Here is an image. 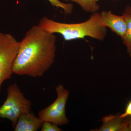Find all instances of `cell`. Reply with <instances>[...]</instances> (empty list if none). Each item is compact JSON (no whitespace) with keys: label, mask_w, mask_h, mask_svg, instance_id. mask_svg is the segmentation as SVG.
Returning <instances> with one entry per match:
<instances>
[{"label":"cell","mask_w":131,"mask_h":131,"mask_svg":"<svg viewBox=\"0 0 131 131\" xmlns=\"http://www.w3.org/2000/svg\"><path fill=\"white\" fill-rule=\"evenodd\" d=\"M57 37L39 25L33 26L20 42L13 66V73L20 75L41 77L54 62Z\"/></svg>","instance_id":"obj_1"},{"label":"cell","mask_w":131,"mask_h":131,"mask_svg":"<svg viewBox=\"0 0 131 131\" xmlns=\"http://www.w3.org/2000/svg\"><path fill=\"white\" fill-rule=\"evenodd\" d=\"M39 25L48 32L60 34L65 41L87 37L103 41L107 33V27L102 24L100 13L98 12L94 13L89 19L82 23H61L45 16L40 19Z\"/></svg>","instance_id":"obj_2"},{"label":"cell","mask_w":131,"mask_h":131,"mask_svg":"<svg viewBox=\"0 0 131 131\" xmlns=\"http://www.w3.org/2000/svg\"><path fill=\"white\" fill-rule=\"evenodd\" d=\"M7 93L6 100L0 107V118L9 120L14 128L20 115L31 112L32 103L16 83L8 87Z\"/></svg>","instance_id":"obj_3"},{"label":"cell","mask_w":131,"mask_h":131,"mask_svg":"<svg viewBox=\"0 0 131 131\" xmlns=\"http://www.w3.org/2000/svg\"><path fill=\"white\" fill-rule=\"evenodd\" d=\"M19 45L20 42L12 34L0 32V91L3 82L12 78Z\"/></svg>","instance_id":"obj_4"},{"label":"cell","mask_w":131,"mask_h":131,"mask_svg":"<svg viewBox=\"0 0 131 131\" xmlns=\"http://www.w3.org/2000/svg\"><path fill=\"white\" fill-rule=\"evenodd\" d=\"M57 97L56 101L38 113L39 118L43 122L48 121L61 126L68 124L69 120L65 113V106L69 92L62 84L56 88Z\"/></svg>","instance_id":"obj_5"},{"label":"cell","mask_w":131,"mask_h":131,"mask_svg":"<svg viewBox=\"0 0 131 131\" xmlns=\"http://www.w3.org/2000/svg\"><path fill=\"white\" fill-rule=\"evenodd\" d=\"M102 24L108 27L122 38L126 32V26L123 15L113 14L110 11H103L100 13Z\"/></svg>","instance_id":"obj_6"},{"label":"cell","mask_w":131,"mask_h":131,"mask_svg":"<svg viewBox=\"0 0 131 131\" xmlns=\"http://www.w3.org/2000/svg\"><path fill=\"white\" fill-rule=\"evenodd\" d=\"M43 121L31 112L24 113L20 115L15 131H36L42 126Z\"/></svg>","instance_id":"obj_7"},{"label":"cell","mask_w":131,"mask_h":131,"mask_svg":"<svg viewBox=\"0 0 131 131\" xmlns=\"http://www.w3.org/2000/svg\"><path fill=\"white\" fill-rule=\"evenodd\" d=\"M103 124L98 131H128L127 118H121L118 115H110L103 117Z\"/></svg>","instance_id":"obj_8"},{"label":"cell","mask_w":131,"mask_h":131,"mask_svg":"<svg viewBox=\"0 0 131 131\" xmlns=\"http://www.w3.org/2000/svg\"><path fill=\"white\" fill-rule=\"evenodd\" d=\"M124 18L126 24V30L125 34L122 38L123 44L126 46L127 52L130 53L131 52V6H127L123 12Z\"/></svg>","instance_id":"obj_9"},{"label":"cell","mask_w":131,"mask_h":131,"mask_svg":"<svg viewBox=\"0 0 131 131\" xmlns=\"http://www.w3.org/2000/svg\"><path fill=\"white\" fill-rule=\"evenodd\" d=\"M71 1L80 5L84 11L94 13L98 12L100 6L98 4V0H64Z\"/></svg>","instance_id":"obj_10"},{"label":"cell","mask_w":131,"mask_h":131,"mask_svg":"<svg viewBox=\"0 0 131 131\" xmlns=\"http://www.w3.org/2000/svg\"><path fill=\"white\" fill-rule=\"evenodd\" d=\"M53 7L62 8L65 14H70L73 12V5L71 3H65L59 0H48Z\"/></svg>","instance_id":"obj_11"},{"label":"cell","mask_w":131,"mask_h":131,"mask_svg":"<svg viewBox=\"0 0 131 131\" xmlns=\"http://www.w3.org/2000/svg\"><path fill=\"white\" fill-rule=\"evenodd\" d=\"M62 129L58 127L57 125L48 121H45L42 123L41 131H61Z\"/></svg>","instance_id":"obj_12"},{"label":"cell","mask_w":131,"mask_h":131,"mask_svg":"<svg viewBox=\"0 0 131 131\" xmlns=\"http://www.w3.org/2000/svg\"><path fill=\"white\" fill-rule=\"evenodd\" d=\"M118 116L121 118H125L127 117H131V100L127 104L124 113L118 115Z\"/></svg>","instance_id":"obj_13"},{"label":"cell","mask_w":131,"mask_h":131,"mask_svg":"<svg viewBox=\"0 0 131 131\" xmlns=\"http://www.w3.org/2000/svg\"><path fill=\"white\" fill-rule=\"evenodd\" d=\"M128 131H131V117L127 118Z\"/></svg>","instance_id":"obj_14"},{"label":"cell","mask_w":131,"mask_h":131,"mask_svg":"<svg viewBox=\"0 0 131 131\" xmlns=\"http://www.w3.org/2000/svg\"><path fill=\"white\" fill-rule=\"evenodd\" d=\"M129 54H130V56L131 57V52H130V53H129Z\"/></svg>","instance_id":"obj_15"}]
</instances>
